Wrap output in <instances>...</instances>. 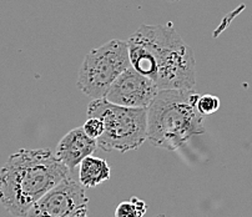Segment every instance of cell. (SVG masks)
I'll return each instance as SVG.
<instances>
[{
  "label": "cell",
  "mask_w": 252,
  "mask_h": 217,
  "mask_svg": "<svg viewBox=\"0 0 252 217\" xmlns=\"http://www.w3.org/2000/svg\"><path fill=\"white\" fill-rule=\"evenodd\" d=\"M83 129L86 132V135H89L90 137L96 140L104 132V123L100 119L89 116V119L84 124Z\"/></svg>",
  "instance_id": "7c38bea8"
},
{
  "label": "cell",
  "mask_w": 252,
  "mask_h": 217,
  "mask_svg": "<svg viewBox=\"0 0 252 217\" xmlns=\"http://www.w3.org/2000/svg\"><path fill=\"white\" fill-rule=\"evenodd\" d=\"M130 64L156 84L158 90L193 89L196 84L192 49L171 24H144L127 40Z\"/></svg>",
  "instance_id": "6da1fadb"
},
{
  "label": "cell",
  "mask_w": 252,
  "mask_h": 217,
  "mask_svg": "<svg viewBox=\"0 0 252 217\" xmlns=\"http://www.w3.org/2000/svg\"><path fill=\"white\" fill-rule=\"evenodd\" d=\"M158 93V88L151 79L129 66L111 84L105 99L120 106L148 109Z\"/></svg>",
  "instance_id": "52a82bcc"
},
{
  "label": "cell",
  "mask_w": 252,
  "mask_h": 217,
  "mask_svg": "<svg viewBox=\"0 0 252 217\" xmlns=\"http://www.w3.org/2000/svg\"><path fill=\"white\" fill-rule=\"evenodd\" d=\"M84 186L69 176L35 202L24 217H89Z\"/></svg>",
  "instance_id": "8992f818"
},
{
  "label": "cell",
  "mask_w": 252,
  "mask_h": 217,
  "mask_svg": "<svg viewBox=\"0 0 252 217\" xmlns=\"http://www.w3.org/2000/svg\"><path fill=\"white\" fill-rule=\"evenodd\" d=\"M199 94L193 89L158 90L149 105L148 140L156 148L175 151L196 135L206 132L197 111Z\"/></svg>",
  "instance_id": "3957f363"
},
{
  "label": "cell",
  "mask_w": 252,
  "mask_h": 217,
  "mask_svg": "<svg viewBox=\"0 0 252 217\" xmlns=\"http://www.w3.org/2000/svg\"><path fill=\"white\" fill-rule=\"evenodd\" d=\"M220 99L218 96L205 94L202 96H199V99L196 101V107L202 116H210L220 109Z\"/></svg>",
  "instance_id": "8fae6325"
},
{
  "label": "cell",
  "mask_w": 252,
  "mask_h": 217,
  "mask_svg": "<svg viewBox=\"0 0 252 217\" xmlns=\"http://www.w3.org/2000/svg\"><path fill=\"white\" fill-rule=\"evenodd\" d=\"M96 148V140L86 135L83 127H76L62 137L55 155L70 171H73L86 156L93 155Z\"/></svg>",
  "instance_id": "ba28073f"
},
{
  "label": "cell",
  "mask_w": 252,
  "mask_h": 217,
  "mask_svg": "<svg viewBox=\"0 0 252 217\" xmlns=\"http://www.w3.org/2000/svg\"><path fill=\"white\" fill-rule=\"evenodd\" d=\"M148 206L142 200L132 197L129 201H124L116 207L115 217H142Z\"/></svg>",
  "instance_id": "30bf717a"
},
{
  "label": "cell",
  "mask_w": 252,
  "mask_h": 217,
  "mask_svg": "<svg viewBox=\"0 0 252 217\" xmlns=\"http://www.w3.org/2000/svg\"><path fill=\"white\" fill-rule=\"evenodd\" d=\"M169 1H176V0H169Z\"/></svg>",
  "instance_id": "4fadbf2b"
},
{
  "label": "cell",
  "mask_w": 252,
  "mask_h": 217,
  "mask_svg": "<svg viewBox=\"0 0 252 217\" xmlns=\"http://www.w3.org/2000/svg\"><path fill=\"white\" fill-rule=\"evenodd\" d=\"M88 115L104 123V132L96 139L97 146L104 151L136 150L148 140L146 109L120 106L101 97L89 104Z\"/></svg>",
  "instance_id": "277c9868"
},
{
  "label": "cell",
  "mask_w": 252,
  "mask_h": 217,
  "mask_svg": "<svg viewBox=\"0 0 252 217\" xmlns=\"http://www.w3.org/2000/svg\"><path fill=\"white\" fill-rule=\"evenodd\" d=\"M79 166V183L84 187H95L110 179V167L104 158L86 156Z\"/></svg>",
  "instance_id": "9c48e42d"
},
{
  "label": "cell",
  "mask_w": 252,
  "mask_h": 217,
  "mask_svg": "<svg viewBox=\"0 0 252 217\" xmlns=\"http://www.w3.org/2000/svg\"><path fill=\"white\" fill-rule=\"evenodd\" d=\"M70 170L46 149L16 151L0 169V204L24 217L30 207L69 176Z\"/></svg>",
  "instance_id": "7a4b0ae2"
},
{
  "label": "cell",
  "mask_w": 252,
  "mask_h": 217,
  "mask_svg": "<svg viewBox=\"0 0 252 217\" xmlns=\"http://www.w3.org/2000/svg\"><path fill=\"white\" fill-rule=\"evenodd\" d=\"M129 66L131 64L127 41L114 39L86 54L76 86L86 96L101 99L116 78Z\"/></svg>",
  "instance_id": "5b68a950"
}]
</instances>
